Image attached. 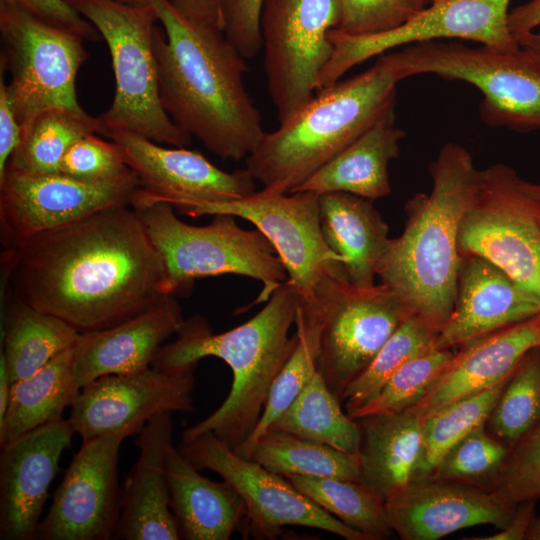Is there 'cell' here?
I'll return each mask as SVG.
<instances>
[{
	"instance_id": "obj_1",
	"label": "cell",
	"mask_w": 540,
	"mask_h": 540,
	"mask_svg": "<svg viewBox=\"0 0 540 540\" xmlns=\"http://www.w3.org/2000/svg\"><path fill=\"white\" fill-rule=\"evenodd\" d=\"M4 283L14 297L79 333L115 326L162 297L160 254L130 205L3 246Z\"/></svg>"
},
{
	"instance_id": "obj_2",
	"label": "cell",
	"mask_w": 540,
	"mask_h": 540,
	"mask_svg": "<svg viewBox=\"0 0 540 540\" xmlns=\"http://www.w3.org/2000/svg\"><path fill=\"white\" fill-rule=\"evenodd\" d=\"M161 105L186 134L224 160L247 157L265 134L246 91V59L216 26L193 20L171 0H149Z\"/></svg>"
},
{
	"instance_id": "obj_3",
	"label": "cell",
	"mask_w": 540,
	"mask_h": 540,
	"mask_svg": "<svg viewBox=\"0 0 540 540\" xmlns=\"http://www.w3.org/2000/svg\"><path fill=\"white\" fill-rule=\"evenodd\" d=\"M429 172L432 190L407 201L404 230L390 238L377 276L412 313L441 330L456 301L462 261L459 228L479 170L466 148L449 142L429 165Z\"/></svg>"
},
{
	"instance_id": "obj_4",
	"label": "cell",
	"mask_w": 540,
	"mask_h": 540,
	"mask_svg": "<svg viewBox=\"0 0 540 540\" xmlns=\"http://www.w3.org/2000/svg\"><path fill=\"white\" fill-rule=\"evenodd\" d=\"M297 304L298 294L286 280L245 323L214 334L205 319L195 316L184 320L175 341L158 350L154 368L178 367L214 356L232 371L226 399L208 417L183 430L181 440L212 432L235 450L250 436L275 377L297 345V333L289 335Z\"/></svg>"
},
{
	"instance_id": "obj_5",
	"label": "cell",
	"mask_w": 540,
	"mask_h": 540,
	"mask_svg": "<svg viewBox=\"0 0 540 540\" xmlns=\"http://www.w3.org/2000/svg\"><path fill=\"white\" fill-rule=\"evenodd\" d=\"M398 82L381 54L369 69L317 91L293 117L265 132L246 169L264 187L291 193L395 109Z\"/></svg>"
},
{
	"instance_id": "obj_6",
	"label": "cell",
	"mask_w": 540,
	"mask_h": 540,
	"mask_svg": "<svg viewBox=\"0 0 540 540\" xmlns=\"http://www.w3.org/2000/svg\"><path fill=\"white\" fill-rule=\"evenodd\" d=\"M131 206L161 256L168 295L188 292L199 278L235 274L262 283L257 304L267 302L288 279L265 236L256 228H242L232 215H213L209 224L194 226L180 220L164 202H133Z\"/></svg>"
},
{
	"instance_id": "obj_7",
	"label": "cell",
	"mask_w": 540,
	"mask_h": 540,
	"mask_svg": "<svg viewBox=\"0 0 540 540\" xmlns=\"http://www.w3.org/2000/svg\"><path fill=\"white\" fill-rule=\"evenodd\" d=\"M105 40L111 56L115 92L110 107L96 117L98 134L141 135L158 144L185 147L191 136L164 111L154 51L156 13L150 3L117 0H66Z\"/></svg>"
},
{
	"instance_id": "obj_8",
	"label": "cell",
	"mask_w": 540,
	"mask_h": 540,
	"mask_svg": "<svg viewBox=\"0 0 540 540\" xmlns=\"http://www.w3.org/2000/svg\"><path fill=\"white\" fill-rule=\"evenodd\" d=\"M401 80L420 74L461 80L482 94L480 116L490 126L540 129V63L523 50L433 40L384 53Z\"/></svg>"
},
{
	"instance_id": "obj_9",
	"label": "cell",
	"mask_w": 540,
	"mask_h": 540,
	"mask_svg": "<svg viewBox=\"0 0 540 540\" xmlns=\"http://www.w3.org/2000/svg\"><path fill=\"white\" fill-rule=\"evenodd\" d=\"M300 299L323 323L316 368L339 400L412 313L385 284H351L341 264L328 268L311 294Z\"/></svg>"
},
{
	"instance_id": "obj_10",
	"label": "cell",
	"mask_w": 540,
	"mask_h": 540,
	"mask_svg": "<svg viewBox=\"0 0 540 540\" xmlns=\"http://www.w3.org/2000/svg\"><path fill=\"white\" fill-rule=\"evenodd\" d=\"M461 256H480L540 296V197L510 166L493 164L479 175L463 215Z\"/></svg>"
},
{
	"instance_id": "obj_11",
	"label": "cell",
	"mask_w": 540,
	"mask_h": 540,
	"mask_svg": "<svg viewBox=\"0 0 540 540\" xmlns=\"http://www.w3.org/2000/svg\"><path fill=\"white\" fill-rule=\"evenodd\" d=\"M0 65L22 126L51 107L83 110L76 93L80 67L88 59L79 35L50 24L10 0H0Z\"/></svg>"
},
{
	"instance_id": "obj_12",
	"label": "cell",
	"mask_w": 540,
	"mask_h": 540,
	"mask_svg": "<svg viewBox=\"0 0 540 540\" xmlns=\"http://www.w3.org/2000/svg\"><path fill=\"white\" fill-rule=\"evenodd\" d=\"M341 19L339 0H265L260 17L267 88L279 123L316 94L333 53L329 32Z\"/></svg>"
},
{
	"instance_id": "obj_13",
	"label": "cell",
	"mask_w": 540,
	"mask_h": 540,
	"mask_svg": "<svg viewBox=\"0 0 540 540\" xmlns=\"http://www.w3.org/2000/svg\"><path fill=\"white\" fill-rule=\"evenodd\" d=\"M180 453L199 471L210 469L229 482L245 503L239 529L258 539L276 538L287 525L315 528L347 540H371L327 513L284 476L238 455L212 432L181 440Z\"/></svg>"
},
{
	"instance_id": "obj_14",
	"label": "cell",
	"mask_w": 540,
	"mask_h": 540,
	"mask_svg": "<svg viewBox=\"0 0 540 540\" xmlns=\"http://www.w3.org/2000/svg\"><path fill=\"white\" fill-rule=\"evenodd\" d=\"M197 218L226 214L252 223L271 243L300 298L309 296L322 274L343 258L327 245L320 225L319 195L284 193L264 187L248 197L223 202L186 201L172 206Z\"/></svg>"
},
{
	"instance_id": "obj_15",
	"label": "cell",
	"mask_w": 540,
	"mask_h": 540,
	"mask_svg": "<svg viewBox=\"0 0 540 540\" xmlns=\"http://www.w3.org/2000/svg\"><path fill=\"white\" fill-rule=\"evenodd\" d=\"M511 0H436L392 30L349 35L336 29L328 36L332 56L317 80V91L341 80L350 69L398 47L418 42L462 39L502 51L519 49L509 28Z\"/></svg>"
},
{
	"instance_id": "obj_16",
	"label": "cell",
	"mask_w": 540,
	"mask_h": 540,
	"mask_svg": "<svg viewBox=\"0 0 540 540\" xmlns=\"http://www.w3.org/2000/svg\"><path fill=\"white\" fill-rule=\"evenodd\" d=\"M141 187L131 171L119 178L89 182L60 172L24 174L5 171L0 179V228L3 246L46 232L97 211L130 205Z\"/></svg>"
},
{
	"instance_id": "obj_17",
	"label": "cell",
	"mask_w": 540,
	"mask_h": 540,
	"mask_svg": "<svg viewBox=\"0 0 540 540\" xmlns=\"http://www.w3.org/2000/svg\"><path fill=\"white\" fill-rule=\"evenodd\" d=\"M197 362L183 366L101 376L80 389L69 421L83 439L126 432L138 434L161 413L193 410Z\"/></svg>"
},
{
	"instance_id": "obj_18",
	"label": "cell",
	"mask_w": 540,
	"mask_h": 540,
	"mask_svg": "<svg viewBox=\"0 0 540 540\" xmlns=\"http://www.w3.org/2000/svg\"><path fill=\"white\" fill-rule=\"evenodd\" d=\"M128 436L117 432L82 440L34 539H113L121 508L119 451Z\"/></svg>"
},
{
	"instance_id": "obj_19",
	"label": "cell",
	"mask_w": 540,
	"mask_h": 540,
	"mask_svg": "<svg viewBox=\"0 0 540 540\" xmlns=\"http://www.w3.org/2000/svg\"><path fill=\"white\" fill-rule=\"evenodd\" d=\"M106 138L121 149L141 187L132 202H223L255 192L256 180L242 169L226 172L201 153L184 147L165 148L141 135L115 131Z\"/></svg>"
},
{
	"instance_id": "obj_20",
	"label": "cell",
	"mask_w": 540,
	"mask_h": 540,
	"mask_svg": "<svg viewBox=\"0 0 540 540\" xmlns=\"http://www.w3.org/2000/svg\"><path fill=\"white\" fill-rule=\"evenodd\" d=\"M74 433L69 419L62 418L0 447L1 540L34 539L50 484Z\"/></svg>"
},
{
	"instance_id": "obj_21",
	"label": "cell",
	"mask_w": 540,
	"mask_h": 540,
	"mask_svg": "<svg viewBox=\"0 0 540 540\" xmlns=\"http://www.w3.org/2000/svg\"><path fill=\"white\" fill-rule=\"evenodd\" d=\"M384 505L389 526L403 540H436L482 524L500 530L516 511L489 489L430 478L412 481Z\"/></svg>"
},
{
	"instance_id": "obj_22",
	"label": "cell",
	"mask_w": 540,
	"mask_h": 540,
	"mask_svg": "<svg viewBox=\"0 0 540 540\" xmlns=\"http://www.w3.org/2000/svg\"><path fill=\"white\" fill-rule=\"evenodd\" d=\"M540 314V296L476 255L462 256L453 311L436 349L453 348Z\"/></svg>"
},
{
	"instance_id": "obj_23",
	"label": "cell",
	"mask_w": 540,
	"mask_h": 540,
	"mask_svg": "<svg viewBox=\"0 0 540 540\" xmlns=\"http://www.w3.org/2000/svg\"><path fill=\"white\" fill-rule=\"evenodd\" d=\"M182 308L166 295L138 315L115 326L79 333L74 371L80 388L105 375H123L151 367L158 350L184 323Z\"/></svg>"
},
{
	"instance_id": "obj_24",
	"label": "cell",
	"mask_w": 540,
	"mask_h": 540,
	"mask_svg": "<svg viewBox=\"0 0 540 540\" xmlns=\"http://www.w3.org/2000/svg\"><path fill=\"white\" fill-rule=\"evenodd\" d=\"M172 413L150 419L138 433V459L121 491L119 520L113 539H181L170 509L165 459L173 446Z\"/></svg>"
},
{
	"instance_id": "obj_25",
	"label": "cell",
	"mask_w": 540,
	"mask_h": 540,
	"mask_svg": "<svg viewBox=\"0 0 540 540\" xmlns=\"http://www.w3.org/2000/svg\"><path fill=\"white\" fill-rule=\"evenodd\" d=\"M420 401L425 417L462 397L508 378L522 358L540 347V314L460 346Z\"/></svg>"
},
{
	"instance_id": "obj_26",
	"label": "cell",
	"mask_w": 540,
	"mask_h": 540,
	"mask_svg": "<svg viewBox=\"0 0 540 540\" xmlns=\"http://www.w3.org/2000/svg\"><path fill=\"white\" fill-rule=\"evenodd\" d=\"M424 419L421 401L399 412L356 419L361 433L360 482L384 502L414 480L422 448Z\"/></svg>"
},
{
	"instance_id": "obj_27",
	"label": "cell",
	"mask_w": 540,
	"mask_h": 540,
	"mask_svg": "<svg viewBox=\"0 0 540 540\" xmlns=\"http://www.w3.org/2000/svg\"><path fill=\"white\" fill-rule=\"evenodd\" d=\"M165 471L181 539L228 540L240 528L245 503L229 482L202 476L174 446L167 452Z\"/></svg>"
},
{
	"instance_id": "obj_28",
	"label": "cell",
	"mask_w": 540,
	"mask_h": 540,
	"mask_svg": "<svg viewBox=\"0 0 540 540\" xmlns=\"http://www.w3.org/2000/svg\"><path fill=\"white\" fill-rule=\"evenodd\" d=\"M405 135L395 125L393 109L292 192H346L372 201L388 196V166L398 157Z\"/></svg>"
},
{
	"instance_id": "obj_29",
	"label": "cell",
	"mask_w": 540,
	"mask_h": 540,
	"mask_svg": "<svg viewBox=\"0 0 540 540\" xmlns=\"http://www.w3.org/2000/svg\"><path fill=\"white\" fill-rule=\"evenodd\" d=\"M372 200L346 193L319 195L320 225L332 251L343 258L346 279L372 286L390 238L389 228Z\"/></svg>"
},
{
	"instance_id": "obj_30",
	"label": "cell",
	"mask_w": 540,
	"mask_h": 540,
	"mask_svg": "<svg viewBox=\"0 0 540 540\" xmlns=\"http://www.w3.org/2000/svg\"><path fill=\"white\" fill-rule=\"evenodd\" d=\"M73 346L31 376L11 384L8 408L0 423V447L63 418L65 408L81 389L75 377Z\"/></svg>"
},
{
	"instance_id": "obj_31",
	"label": "cell",
	"mask_w": 540,
	"mask_h": 540,
	"mask_svg": "<svg viewBox=\"0 0 540 540\" xmlns=\"http://www.w3.org/2000/svg\"><path fill=\"white\" fill-rule=\"evenodd\" d=\"M79 332L49 313L13 300L2 330L11 384L25 379L72 347Z\"/></svg>"
},
{
	"instance_id": "obj_32",
	"label": "cell",
	"mask_w": 540,
	"mask_h": 540,
	"mask_svg": "<svg viewBox=\"0 0 540 540\" xmlns=\"http://www.w3.org/2000/svg\"><path fill=\"white\" fill-rule=\"evenodd\" d=\"M21 127L20 142L5 171L24 174L58 173L70 146L99 130L96 117L66 107L44 109Z\"/></svg>"
},
{
	"instance_id": "obj_33",
	"label": "cell",
	"mask_w": 540,
	"mask_h": 540,
	"mask_svg": "<svg viewBox=\"0 0 540 540\" xmlns=\"http://www.w3.org/2000/svg\"><path fill=\"white\" fill-rule=\"evenodd\" d=\"M270 430L288 432L353 454L359 452L361 442L357 420L343 412L340 400L317 370Z\"/></svg>"
},
{
	"instance_id": "obj_34",
	"label": "cell",
	"mask_w": 540,
	"mask_h": 540,
	"mask_svg": "<svg viewBox=\"0 0 540 540\" xmlns=\"http://www.w3.org/2000/svg\"><path fill=\"white\" fill-rule=\"evenodd\" d=\"M249 458L282 476L302 475L360 481L358 453H348L288 432L268 431L254 444Z\"/></svg>"
},
{
	"instance_id": "obj_35",
	"label": "cell",
	"mask_w": 540,
	"mask_h": 540,
	"mask_svg": "<svg viewBox=\"0 0 540 540\" xmlns=\"http://www.w3.org/2000/svg\"><path fill=\"white\" fill-rule=\"evenodd\" d=\"M322 325L323 323L313 313L297 304L295 315L297 345L275 377L255 429L234 450L238 455L249 458L254 444L290 407L316 372Z\"/></svg>"
},
{
	"instance_id": "obj_36",
	"label": "cell",
	"mask_w": 540,
	"mask_h": 540,
	"mask_svg": "<svg viewBox=\"0 0 540 540\" xmlns=\"http://www.w3.org/2000/svg\"><path fill=\"white\" fill-rule=\"evenodd\" d=\"M284 477L327 513L371 540L386 539L393 533L384 501L362 482L302 475Z\"/></svg>"
},
{
	"instance_id": "obj_37",
	"label": "cell",
	"mask_w": 540,
	"mask_h": 540,
	"mask_svg": "<svg viewBox=\"0 0 540 540\" xmlns=\"http://www.w3.org/2000/svg\"><path fill=\"white\" fill-rule=\"evenodd\" d=\"M440 329L411 313L381 347L367 368L343 391L340 401L349 415L372 400L407 361L435 348Z\"/></svg>"
},
{
	"instance_id": "obj_38",
	"label": "cell",
	"mask_w": 540,
	"mask_h": 540,
	"mask_svg": "<svg viewBox=\"0 0 540 540\" xmlns=\"http://www.w3.org/2000/svg\"><path fill=\"white\" fill-rule=\"evenodd\" d=\"M510 376L490 388L457 399L425 417L421 454L414 480L429 477L443 455L456 442L486 424Z\"/></svg>"
},
{
	"instance_id": "obj_39",
	"label": "cell",
	"mask_w": 540,
	"mask_h": 540,
	"mask_svg": "<svg viewBox=\"0 0 540 540\" xmlns=\"http://www.w3.org/2000/svg\"><path fill=\"white\" fill-rule=\"evenodd\" d=\"M486 424L490 434L508 447L540 425V347L519 362Z\"/></svg>"
},
{
	"instance_id": "obj_40",
	"label": "cell",
	"mask_w": 540,
	"mask_h": 540,
	"mask_svg": "<svg viewBox=\"0 0 540 540\" xmlns=\"http://www.w3.org/2000/svg\"><path fill=\"white\" fill-rule=\"evenodd\" d=\"M452 348L431 349L401 366L369 402L353 411V419L394 413L419 402L455 356Z\"/></svg>"
},
{
	"instance_id": "obj_41",
	"label": "cell",
	"mask_w": 540,
	"mask_h": 540,
	"mask_svg": "<svg viewBox=\"0 0 540 540\" xmlns=\"http://www.w3.org/2000/svg\"><path fill=\"white\" fill-rule=\"evenodd\" d=\"M508 451L483 424L456 442L427 478L488 489Z\"/></svg>"
},
{
	"instance_id": "obj_42",
	"label": "cell",
	"mask_w": 540,
	"mask_h": 540,
	"mask_svg": "<svg viewBox=\"0 0 540 540\" xmlns=\"http://www.w3.org/2000/svg\"><path fill=\"white\" fill-rule=\"evenodd\" d=\"M488 489L512 510L540 499V425L509 447Z\"/></svg>"
},
{
	"instance_id": "obj_43",
	"label": "cell",
	"mask_w": 540,
	"mask_h": 540,
	"mask_svg": "<svg viewBox=\"0 0 540 540\" xmlns=\"http://www.w3.org/2000/svg\"><path fill=\"white\" fill-rule=\"evenodd\" d=\"M90 133L75 141L65 153L59 172L75 179L101 182L131 171L119 146Z\"/></svg>"
},
{
	"instance_id": "obj_44",
	"label": "cell",
	"mask_w": 540,
	"mask_h": 540,
	"mask_svg": "<svg viewBox=\"0 0 540 540\" xmlns=\"http://www.w3.org/2000/svg\"><path fill=\"white\" fill-rule=\"evenodd\" d=\"M341 19L336 30L369 35L397 28L426 8L429 0H339Z\"/></svg>"
},
{
	"instance_id": "obj_45",
	"label": "cell",
	"mask_w": 540,
	"mask_h": 540,
	"mask_svg": "<svg viewBox=\"0 0 540 540\" xmlns=\"http://www.w3.org/2000/svg\"><path fill=\"white\" fill-rule=\"evenodd\" d=\"M265 0H221L223 31L247 60L262 47L260 17Z\"/></svg>"
},
{
	"instance_id": "obj_46",
	"label": "cell",
	"mask_w": 540,
	"mask_h": 540,
	"mask_svg": "<svg viewBox=\"0 0 540 540\" xmlns=\"http://www.w3.org/2000/svg\"><path fill=\"white\" fill-rule=\"evenodd\" d=\"M42 20L71 31L84 40L97 41V29L80 15L66 0H10Z\"/></svg>"
},
{
	"instance_id": "obj_47",
	"label": "cell",
	"mask_w": 540,
	"mask_h": 540,
	"mask_svg": "<svg viewBox=\"0 0 540 540\" xmlns=\"http://www.w3.org/2000/svg\"><path fill=\"white\" fill-rule=\"evenodd\" d=\"M0 68V178H2L7 163L20 142L22 127L8 93L4 69L1 66Z\"/></svg>"
},
{
	"instance_id": "obj_48",
	"label": "cell",
	"mask_w": 540,
	"mask_h": 540,
	"mask_svg": "<svg viewBox=\"0 0 540 540\" xmlns=\"http://www.w3.org/2000/svg\"><path fill=\"white\" fill-rule=\"evenodd\" d=\"M187 17L223 30L221 0H171Z\"/></svg>"
},
{
	"instance_id": "obj_49",
	"label": "cell",
	"mask_w": 540,
	"mask_h": 540,
	"mask_svg": "<svg viewBox=\"0 0 540 540\" xmlns=\"http://www.w3.org/2000/svg\"><path fill=\"white\" fill-rule=\"evenodd\" d=\"M536 501H527L519 504L510 522L497 533L486 536L472 538L473 540H523L534 518V507Z\"/></svg>"
},
{
	"instance_id": "obj_50",
	"label": "cell",
	"mask_w": 540,
	"mask_h": 540,
	"mask_svg": "<svg viewBox=\"0 0 540 540\" xmlns=\"http://www.w3.org/2000/svg\"><path fill=\"white\" fill-rule=\"evenodd\" d=\"M509 28L514 37L540 27V0L528 2L509 12Z\"/></svg>"
},
{
	"instance_id": "obj_51",
	"label": "cell",
	"mask_w": 540,
	"mask_h": 540,
	"mask_svg": "<svg viewBox=\"0 0 540 540\" xmlns=\"http://www.w3.org/2000/svg\"><path fill=\"white\" fill-rule=\"evenodd\" d=\"M515 38L520 49L540 63V29L520 34Z\"/></svg>"
},
{
	"instance_id": "obj_52",
	"label": "cell",
	"mask_w": 540,
	"mask_h": 540,
	"mask_svg": "<svg viewBox=\"0 0 540 540\" xmlns=\"http://www.w3.org/2000/svg\"><path fill=\"white\" fill-rule=\"evenodd\" d=\"M11 382L4 355L0 353V423L3 421L9 403Z\"/></svg>"
},
{
	"instance_id": "obj_53",
	"label": "cell",
	"mask_w": 540,
	"mask_h": 540,
	"mask_svg": "<svg viewBox=\"0 0 540 540\" xmlns=\"http://www.w3.org/2000/svg\"><path fill=\"white\" fill-rule=\"evenodd\" d=\"M528 540H540V514L534 517L526 534Z\"/></svg>"
},
{
	"instance_id": "obj_54",
	"label": "cell",
	"mask_w": 540,
	"mask_h": 540,
	"mask_svg": "<svg viewBox=\"0 0 540 540\" xmlns=\"http://www.w3.org/2000/svg\"><path fill=\"white\" fill-rule=\"evenodd\" d=\"M523 185L528 191L540 197V184L530 183L523 180Z\"/></svg>"
},
{
	"instance_id": "obj_55",
	"label": "cell",
	"mask_w": 540,
	"mask_h": 540,
	"mask_svg": "<svg viewBox=\"0 0 540 540\" xmlns=\"http://www.w3.org/2000/svg\"><path fill=\"white\" fill-rule=\"evenodd\" d=\"M122 3L132 4V5H142L149 3V0H117Z\"/></svg>"
},
{
	"instance_id": "obj_56",
	"label": "cell",
	"mask_w": 540,
	"mask_h": 540,
	"mask_svg": "<svg viewBox=\"0 0 540 540\" xmlns=\"http://www.w3.org/2000/svg\"><path fill=\"white\" fill-rule=\"evenodd\" d=\"M433 1H436V0H429V4H430L431 2H433Z\"/></svg>"
}]
</instances>
